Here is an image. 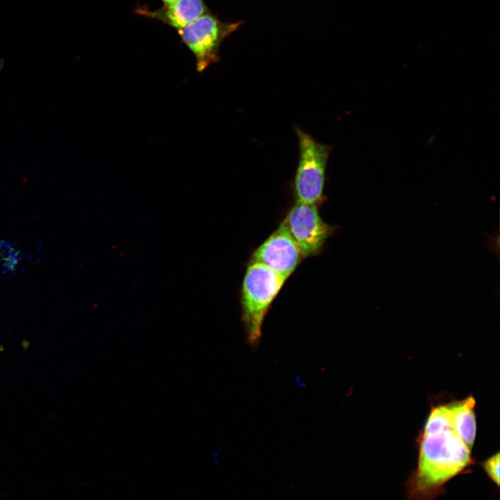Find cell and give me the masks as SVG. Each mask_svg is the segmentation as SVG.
I'll return each instance as SVG.
<instances>
[{
	"label": "cell",
	"mask_w": 500,
	"mask_h": 500,
	"mask_svg": "<svg viewBox=\"0 0 500 500\" xmlns=\"http://www.w3.org/2000/svg\"><path fill=\"white\" fill-rule=\"evenodd\" d=\"M472 464L471 450L453 428L423 433L416 470L406 488L412 500H432Z\"/></svg>",
	"instance_id": "cell-1"
},
{
	"label": "cell",
	"mask_w": 500,
	"mask_h": 500,
	"mask_svg": "<svg viewBox=\"0 0 500 500\" xmlns=\"http://www.w3.org/2000/svg\"><path fill=\"white\" fill-rule=\"evenodd\" d=\"M286 278L258 263L250 262L244 277L241 305L242 321L249 344L255 346L271 303Z\"/></svg>",
	"instance_id": "cell-2"
},
{
	"label": "cell",
	"mask_w": 500,
	"mask_h": 500,
	"mask_svg": "<svg viewBox=\"0 0 500 500\" xmlns=\"http://www.w3.org/2000/svg\"><path fill=\"white\" fill-rule=\"evenodd\" d=\"M299 144V160L294 178L296 201L318 205L322 200L326 171L332 147L294 128Z\"/></svg>",
	"instance_id": "cell-3"
},
{
	"label": "cell",
	"mask_w": 500,
	"mask_h": 500,
	"mask_svg": "<svg viewBox=\"0 0 500 500\" xmlns=\"http://www.w3.org/2000/svg\"><path fill=\"white\" fill-rule=\"evenodd\" d=\"M243 24L244 21L222 22L209 12L177 29V32L194 55L197 71L202 72L219 60V50L222 42Z\"/></svg>",
	"instance_id": "cell-4"
},
{
	"label": "cell",
	"mask_w": 500,
	"mask_h": 500,
	"mask_svg": "<svg viewBox=\"0 0 500 500\" xmlns=\"http://www.w3.org/2000/svg\"><path fill=\"white\" fill-rule=\"evenodd\" d=\"M284 220L303 258L317 254L333 232L314 204L296 201Z\"/></svg>",
	"instance_id": "cell-5"
},
{
	"label": "cell",
	"mask_w": 500,
	"mask_h": 500,
	"mask_svg": "<svg viewBox=\"0 0 500 500\" xmlns=\"http://www.w3.org/2000/svg\"><path fill=\"white\" fill-rule=\"evenodd\" d=\"M303 258L284 220L253 252L251 262L264 265L287 279Z\"/></svg>",
	"instance_id": "cell-6"
},
{
	"label": "cell",
	"mask_w": 500,
	"mask_h": 500,
	"mask_svg": "<svg viewBox=\"0 0 500 500\" xmlns=\"http://www.w3.org/2000/svg\"><path fill=\"white\" fill-rule=\"evenodd\" d=\"M139 14L160 21L176 29L182 28L201 16L210 12L203 0H175L156 10L139 8Z\"/></svg>",
	"instance_id": "cell-7"
},
{
	"label": "cell",
	"mask_w": 500,
	"mask_h": 500,
	"mask_svg": "<svg viewBox=\"0 0 500 500\" xmlns=\"http://www.w3.org/2000/svg\"><path fill=\"white\" fill-rule=\"evenodd\" d=\"M474 406L475 400L472 397L448 405L453 430L470 450L476 432Z\"/></svg>",
	"instance_id": "cell-8"
},
{
	"label": "cell",
	"mask_w": 500,
	"mask_h": 500,
	"mask_svg": "<svg viewBox=\"0 0 500 500\" xmlns=\"http://www.w3.org/2000/svg\"><path fill=\"white\" fill-rule=\"evenodd\" d=\"M483 467L489 478L498 486L499 485V453L492 456L483 463Z\"/></svg>",
	"instance_id": "cell-9"
},
{
	"label": "cell",
	"mask_w": 500,
	"mask_h": 500,
	"mask_svg": "<svg viewBox=\"0 0 500 500\" xmlns=\"http://www.w3.org/2000/svg\"><path fill=\"white\" fill-rule=\"evenodd\" d=\"M175 0H162L164 4H169L172 2L174 1Z\"/></svg>",
	"instance_id": "cell-10"
}]
</instances>
